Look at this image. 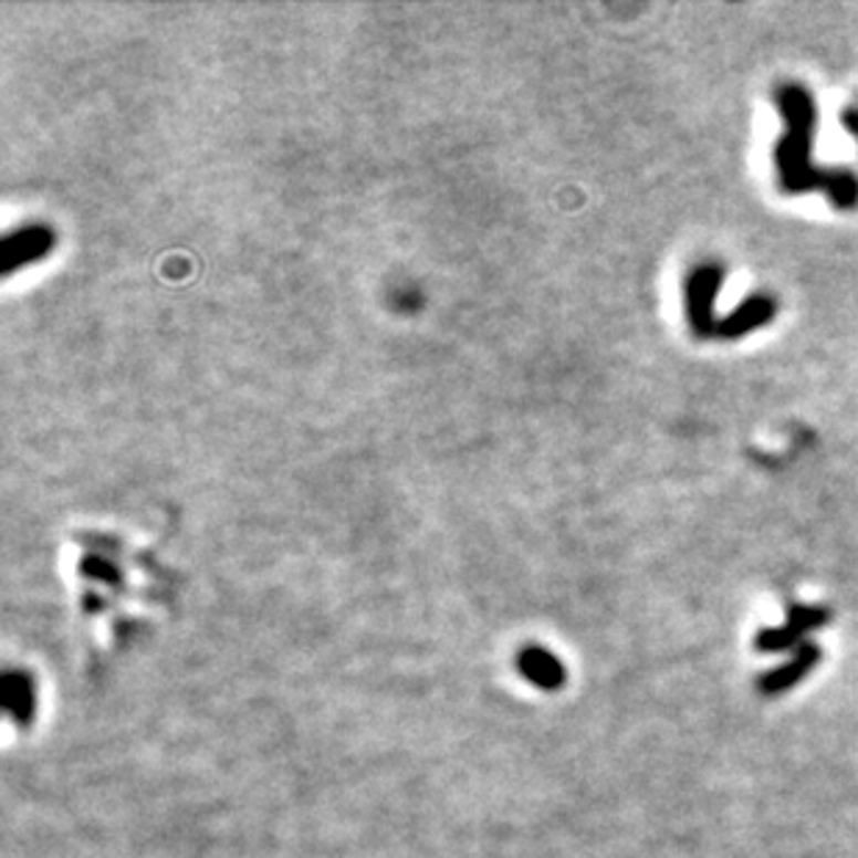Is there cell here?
I'll use <instances>...</instances> for the list:
<instances>
[{"label":"cell","mask_w":858,"mask_h":858,"mask_svg":"<svg viewBox=\"0 0 858 858\" xmlns=\"http://www.w3.org/2000/svg\"><path fill=\"white\" fill-rule=\"evenodd\" d=\"M775 106L784 117L786 134L775 143L773 161L786 195L825 192L839 211L858 209V176L845 167H817L812 161L817 103L803 84L786 81L775 86Z\"/></svg>","instance_id":"cell-1"},{"label":"cell","mask_w":858,"mask_h":858,"mask_svg":"<svg viewBox=\"0 0 858 858\" xmlns=\"http://www.w3.org/2000/svg\"><path fill=\"white\" fill-rule=\"evenodd\" d=\"M722 281H725V268L720 262H700L683 279V312H687L689 328L700 339L716 336L720 320L714 314V303L722 290Z\"/></svg>","instance_id":"cell-2"},{"label":"cell","mask_w":858,"mask_h":858,"mask_svg":"<svg viewBox=\"0 0 858 858\" xmlns=\"http://www.w3.org/2000/svg\"><path fill=\"white\" fill-rule=\"evenodd\" d=\"M830 611L823 606H801V603H792L786 608V622L781 628H762L756 634V650L762 653H784V650L801 648L803 642H808V634L819 631L823 626H828Z\"/></svg>","instance_id":"cell-3"},{"label":"cell","mask_w":858,"mask_h":858,"mask_svg":"<svg viewBox=\"0 0 858 858\" xmlns=\"http://www.w3.org/2000/svg\"><path fill=\"white\" fill-rule=\"evenodd\" d=\"M56 244V237L48 226H23L18 231L7 233L3 239V273L12 275L14 270L48 257Z\"/></svg>","instance_id":"cell-4"},{"label":"cell","mask_w":858,"mask_h":858,"mask_svg":"<svg viewBox=\"0 0 858 858\" xmlns=\"http://www.w3.org/2000/svg\"><path fill=\"white\" fill-rule=\"evenodd\" d=\"M775 314H778V306H775V301L770 295L747 297V301H742L728 317L720 320V325H716V339H742V336H747L751 331H758L773 323Z\"/></svg>","instance_id":"cell-5"},{"label":"cell","mask_w":858,"mask_h":858,"mask_svg":"<svg viewBox=\"0 0 858 858\" xmlns=\"http://www.w3.org/2000/svg\"><path fill=\"white\" fill-rule=\"evenodd\" d=\"M819 659H823V650L814 642H803L786 665L775 667V670L764 672V676L758 678V689H762V694H770V698H773V694L789 692L795 683H801L803 678L817 667Z\"/></svg>","instance_id":"cell-6"},{"label":"cell","mask_w":858,"mask_h":858,"mask_svg":"<svg viewBox=\"0 0 858 858\" xmlns=\"http://www.w3.org/2000/svg\"><path fill=\"white\" fill-rule=\"evenodd\" d=\"M517 670L523 672L525 681L545 689V692H556V689H562L564 681H567V670H564L562 659L553 656L551 650L536 648V645H531V648H525L523 653L517 656Z\"/></svg>","instance_id":"cell-7"},{"label":"cell","mask_w":858,"mask_h":858,"mask_svg":"<svg viewBox=\"0 0 858 858\" xmlns=\"http://www.w3.org/2000/svg\"><path fill=\"white\" fill-rule=\"evenodd\" d=\"M3 711L18 725H31L36 714V683L25 670H7L3 676Z\"/></svg>","instance_id":"cell-8"},{"label":"cell","mask_w":858,"mask_h":858,"mask_svg":"<svg viewBox=\"0 0 858 858\" xmlns=\"http://www.w3.org/2000/svg\"><path fill=\"white\" fill-rule=\"evenodd\" d=\"M839 123L847 134H852V139L858 143V106H845L839 112Z\"/></svg>","instance_id":"cell-9"}]
</instances>
